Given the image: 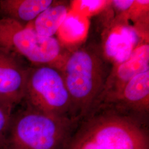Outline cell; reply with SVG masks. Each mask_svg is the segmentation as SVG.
<instances>
[{
    "label": "cell",
    "mask_w": 149,
    "mask_h": 149,
    "mask_svg": "<svg viewBox=\"0 0 149 149\" xmlns=\"http://www.w3.org/2000/svg\"><path fill=\"white\" fill-rule=\"evenodd\" d=\"M78 124L25 105L13 113L0 149H64Z\"/></svg>",
    "instance_id": "cell-3"
},
{
    "label": "cell",
    "mask_w": 149,
    "mask_h": 149,
    "mask_svg": "<svg viewBox=\"0 0 149 149\" xmlns=\"http://www.w3.org/2000/svg\"><path fill=\"white\" fill-rule=\"evenodd\" d=\"M64 149H149L146 118L99 107L79 123Z\"/></svg>",
    "instance_id": "cell-1"
},
{
    "label": "cell",
    "mask_w": 149,
    "mask_h": 149,
    "mask_svg": "<svg viewBox=\"0 0 149 149\" xmlns=\"http://www.w3.org/2000/svg\"><path fill=\"white\" fill-rule=\"evenodd\" d=\"M149 70V45L146 42L135 48L127 60L113 65L101 94L91 111L109 104L134 77Z\"/></svg>",
    "instance_id": "cell-6"
},
{
    "label": "cell",
    "mask_w": 149,
    "mask_h": 149,
    "mask_svg": "<svg viewBox=\"0 0 149 149\" xmlns=\"http://www.w3.org/2000/svg\"><path fill=\"white\" fill-rule=\"evenodd\" d=\"M54 2L52 0H0V18L11 19L24 25L34 21Z\"/></svg>",
    "instance_id": "cell-10"
},
{
    "label": "cell",
    "mask_w": 149,
    "mask_h": 149,
    "mask_svg": "<svg viewBox=\"0 0 149 149\" xmlns=\"http://www.w3.org/2000/svg\"><path fill=\"white\" fill-rule=\"evenodd\" d=\"M103 106L147 118L149 111V70L134 77L114 100L101 107Z\"/></svg>",
    "instance_id": "cell-8"
},
{
    "label": "cell",
    "mask_w": 149,
    "mask_h": 149,
    "mask_svg": "<svg viewBox=\"0 0 149 149\" xmlns=\"http://www.w3.org/2000/svg\"><path fill=\"white\" fill-rule=\"evenodd\" d=\"M69 12L66 6L54 2L36 18L33 28L42 36L53 37L58 32Z\"/></svg>",
    "instance_id": "cell-11"
},
{
    "label": "cell",
    "mask_w": 149,
    "mask_h": 149,
    "mask_svg": "<svg viewBox=\"0 0 149 149\" xmlns=\"http://www.w3.org/2000/svg\"><path fill=\"white\" fill-rule=\"evenodd\" d=\"M111 1H77L74 3V10L82 15L93 13L103 9Z\"/></svg>",
    "instance_id": "cell-14"
},
{
    "label": "cell",
    "mask_w": 149,
    "mask_h": 149,
    "mask_svg": "<svg viewBox=\"0 0 149 149\" xmlns=\"http://www.w3.org/2000/svg\"><path fill=\"white\" fill-rule=\"evenodd\" d=\"M23 101L25 105L39 111L73 120L71 100L63 75L56 67L39 65L29 68Z\"/></svg>",
    "instance_id": "cell-4"
},
{
    "label": "cell",
    "mask_w": 149,
    "mask_h": 149,
    "mask_svg": "<svg viewBox=\"0 0 149 149\" xmlns=\"http://www.w3.org/2000/svg\"><path fill=\"white\" fill-rule=\"evenodd\" d=\"M130 27H119L115 29L107 39L105 56L114 65L120 64L127 60L136 45L138 33Z\"/></svg>",
    "instance_id": "cell-9"
},
{
    "label": "cell",
    "mask_w": 149,
    "mask_h": 149,
    "mask_svg": "<svg viewBox=\"0 0 149 149\" xmlns=\"http://www.w3.org/2000/svg\"><path fill=\"white\" fill-rule=\"evenodd\" d=\"M29 69L21 56L0 47V96L15 106L22 102Z\"/></svg>",
    "instance_id": "cell-7"
},
{
    "label": "cell",
    "mask_w": 149,
    "mask_h": 149,
    "mask_svg": "<svg viewBox=\"0 0 149 149\" xmlns=\"http://www.w3.org/2000/svg\"><path fill=\"white\" fill-rule=\"evenodd\" d=\"M112 66L96 47L80 48L64 61L60 70L71 100V117L75 122L79 123L93 108Z\"/></svg>",
    "instance_id": "cell-2"
},
{
    "label": "cell",
    "mask_w": 149,
    "mask_h": 149,
    "mask_svg": "<svg viewBox=\"0 0 149 149\" xmlns=\"http://www.w3.org/2000/svg\"><path fill=\"white\" fill-rule=\"evenodd\" d=\"M135 3V1L133 0H128V1H122V0H114L111 1L110 4L119 12H122L125 13V12H129Z\"/></svg>",
    "instance_id": "cell-15"
},
{
    "label": "cell",
    "mask_w": 149,
    "mask_h": 149,
    "mask_svg": "<svg viewBox=\"0 0 149 149\" xmlns=\"http://www.w3.org/2000/svg\"><path fill=\"white\" fill-rule=\"evenodd\" d=\"M15 106L11 101L0 96V148L9 127Z\"/></svg>",
    "instance_id": "cell-13"
},
{
    "label": "cell",
    "mask_w": 149,
    "mask_h": 149,
    "mask_svg": "<svg viewBox=\"0 0 149 149\" xmlns=\"http://www.w3.org/2000/svg\"><path fill=\"white\" fill-rule=\"evenodd\" d=\"M88 27L85 16L69 11L57 33L61 41L67 43H76L85 37Z\"/></svg>",
    "instance_id": "cell-12"
},
{
    "label": "cell",
    "mask_w": 149,
    "mask_h": 149,
    "mask_svg": "<svg viewBox=\"0 0 149 149\" xmlns=\"http://www.w3.org/2000/svg\"><path fill=\"white\" fill-rule=\"evenodd\" d=\"M0 47L24 58L34 66L50 65L60 69L61 49L59 40L38 34L33 27L0 18Z\"/></svg>",
    "instance_id": "cell-5"
}]
</instances>
